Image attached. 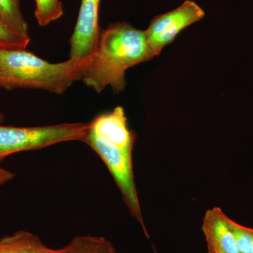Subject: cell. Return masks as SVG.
I'll return each instance as SVG.
<instances>
[{
	"mask_svg": "<svg viewBox=\"0 0 253 253\" xmlns=\"http://www.w3.org/2000/svg\"><path fill=\"white\" fill-rule=\"evenodd\" d=\"M135 137L134 131L128 126L124 108L118 106L89 123L83 142L105 163L129 212L140 224L146 237L149 239L133 171L132 151Z\"/></svg>",
	"mask_w": 253,
	"mask_h": 253,
	"instance_id": "cell-1",
	"label": "cell"
},
{
	"mask_svg": "<svg viewBox=\"0 0 253 253\" xmlns=\"http://www.w3.org/2000/svg\"><path fill=\"white\" fill-rule=\"evenodd\" d=\"M153 59L144 31L129 23H111L101 32L94 61L82 81L97 93L109 86L118 94L126 88V70Z\"/></svg>",
	"mask_w": 253,
	"mask_h": 253,
	"instance_id": "cell-2",
	"label": "cell"
},
{
	"mask_svg": "<svg viewBox=\"0 0 253 253\" xmlns=\"http://www.w3.org/2000/svg\"><path fill=\"white\" fill-rule=\"evenodd\" d=\"M94 58L52 63L26 49L0 50V87L36 89L62 94L82 81Z\"/></svg>",
	"mask_w": 253,
	"mask_h": 253,
	"instance_id": "cell-3",
	"label": "cell"
},
{
	"mask_svg": "<svg viewBox=\"0 0 253 253\" xmlns=\"http://www.w3.org/2000/svg\"><path fill=\"white\" fill-rule=\"evenodd\" d=\"M89 123H61L38 126L0 124V162L11 155L45 149L68 141L83 142Z\"/></svg>",
	"mask_w": 253,
	"mask_h": 253,
	"instance_id": "cell-4",
	"label": "cell"
},
{
	"mask_svg": "<svg viewBox=\"0 0 253 253\" xmlns=\"http://www.w3.org/2000/svg\"><path fill=\"white\" fill-rule=\"evenodd\" d=\"M205 16L204 10L197 3L185 0L176 9L153 18L144 31L152 57L159 56L163 48L171 44L179 33Z\"/></svg>",
	"mask_w": 253,
	"mask_h": 253,
	"instance_id": "cell-5",
	"label": "cell"
},
{
	"mask_svg": "<svg viewBox=\"0 0 253 253\" xmlns=\"http://www.w3.org/2000/svg\"><path fill=\"white\" fill-rule=\"evenodd\" d=\"M101 0H81L77 22L70 38V58H94L101 29L99 10Z\"/></svg>",
	"mask_w": 253,
	"mask_h": 253,
	"instance_id": "cell-6",
	"label": "cell"
},
{
	"mask_svg": "<svg viewBox=\"0 0 253 253\" xmlns=\"http://www.w3.org/2000/svg\"><path fill=\"white\" fill-rule=\"evenodd\" d=\"M229 218L219 208H213L206 212L202 231L208 249L223 253H240L229 226Z\"/></svg>",
	"mask_w": 253,
	"mask_h": 253,
	"instance_id": "cell-7",
	"label": "cell"
},
{
	"mask_svg": "<svg viewBox=\"0 0 253 253\" xmlns=\"http://www.w3.org/2000/svg\"><path fill=\"white\" fill-rule=\"evenodd\" d=\"M61 250L46 246L39 236L18 231L0 239V253H61Z\"/></svg>",
	"mask_w": 253,
	"mask_h": 253,
	"instance_id": "cell-8",
	"label": "cell"
},
{
	"mask_svg": "<svg viewBox=\"0 0 253 253\" xmlns=\"http://www.w3.org/2000/svg\"><path fill=\"white\" fill-rule=\"evenodd\" d=\"M61 250V253H117L106 238L89 235L76 236Z\"/></svg>",
	"mask_w": 253,
	"mask_h": 253,
	"instance_id": "cell-9",
	"label": "cell"
},
{
	"mask_svg": "<svg viewBox=\"0 0 253 253\" xmlns=\"http://www.w3.org/2000/svg\"><path fill=\"white\" fill-rule=\"evenodd\" d=\"M0 19L18 36L31 41L28 23L21 12L19 0H0Z\"/></svg>",
	"mask_w": 253,
	"mask_h": 253,
	"instance_id": "cell-10",
	"label": "cell"
},
{
	"mask_svg": "<svg viewBox=\"0 0 253 253\" xmlns=\"http://www.w3.org/2000/svg\"><path fill=\"white\" fill-rule=\"evenodd\" d=\"M35 16L38 24L45 27L63 16V4L60 0H36Z\"/></svg>",
	"mask_w": 253,
	"mask_h": 253,
	"instance_id": "cell-11",
	"label": "cell"
},
{
	"mask_svg": "<svg viewBox=\"0 0 253 253\" xmlns=\"http://www.w3.org/2000/svg\"><path fill=\"white\" fill-rule=\"evenodd\" d=\"M229 224L235 237L240 253H253V229L246 227L229 218Z\"/></svg>",
	"mask_w": 253,
	"mask_h": 253,
	"instance_id": "cell-12",
	"label": "cell"
},
{
	"mask_svg": "<svg viewBox=\"0 0 253 253\" xmlns=\"http://www.w3.org/2000/svg\"><path fill=\"white\" fill-rule=\"evenodd\" d=\"M29 42L16 35L0 19V50L26 49Z\"/></svg>",
	"mask_w": 253,
	"mask_h": 253,
	"instance_id": "cell-13",
	"label": "cell"
},
{
	"mask_svg": "<svg viewBox=\"0 0 253 253\" xmlns=\"http://www.w3.org/2000/svg\"><path fill=\"white\" fill-rule=\"evenodd\" d=\"M15 177V174L0 166V186L4 185Z\"/></svg>",
	"mask_w": 253,
	"mask_h": 253,
	"instance_id": "cell-14",
	"label": "cell"
},
{
	"mask_svg": "<svg viewBox=\"0 0 253 253\" xmlns=\"http://www.w3.org/2000/svg\"><path fill=\"white\" fill-rule=\"evenodd\" d=\"M4 121V116L2 113H0V124L3 123V121Z\"/></svg>",
	"mask_w": 253,
	"mask_h": 253,
	"instance_id": "cell-15",
	"label": "cell"
},
{
	"mask_svg": "<svg viewBox=\"0 0 253 253\" xmlns=\"http://www.w3.org/2000/svg\"><path fill=\"white\" fill-rule=\"evenodd\" d=\"M208 253H223L221 252H219V251H214V250L212 249H208Z\"/></svg>",
	"mask_w": 253,
	"mask_h": 253,
	"instance_id": "cell-16",
	"label": "cell"
},
{
	"mask_svg": "<svg viewBox=\"0 0 253 253\" xmlns=\"http://www.w3.org/2000/svg\"><path fill=\"white\" fill-rule=\"evenodd\" d=\"M154 251H155V250H154ZM155 253H158L157 252H156V251H155Z\"/></svg>",
	"mask_w": 253,
	"mask_h": 253,
	"instance_id": "cell-17",
	"label": "cell"
}]
</instances>
